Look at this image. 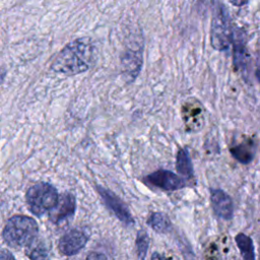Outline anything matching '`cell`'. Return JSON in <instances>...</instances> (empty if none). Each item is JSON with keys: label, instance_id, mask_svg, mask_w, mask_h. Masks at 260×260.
<instances>
[{"label": "cell", "instance_id": "6da1fadb", "mask_svg": "<svg viewBox=\"0 0 260 260\" xmlns=\"http://www.w3.org/2000/svg\"><path fill=\"white\" fill-rule=\"evenodd\" d=\"M96 49L88 37L78 38L63 47L52 62L51 69L67 76L87 71L94 63Z\"/></svg>", "mask_w": 260, "mask_h": 260}, {"label": "cell", "instance_id": "7a4b0ae2", "mask_svg": "<svg viewBox=\"0 0 260 260\" xmlns=\"http://www.w3.org/2000/svg\"><path fill=\"white\" fill-rule=\"evenodd\" d=\"M38 232V223L32 217L14 215L7 220L2 232V238L10 247H26L37 239Z\"/></svg>", "mask_w": 260, "mask_h": 260}, {"label": "cell", "instance_id": "3957f363", "mask_svg": "<svg viewBox=\"0 0 260 260\" xmlns=\"http://www.w3.org/2000/svg\"><path fill=\"white\" fill-rule=\"evenodd\" d=\"M58 196L57 190L53 185L41 182L28 188L25 199L29 211L37 216H42L55 207Z\"/></svg>", "mask_w": 260, "mask_h": 260}, {"label": "cell", "instance_id": "277c9868", "mask_svg": "<svg viewBox=\"0 0 260 260\" xmlns=\"http://www.w3.org/2000/svg\"><path fill=\"white\" fill-rule=\"evenodd\" d=\"M233 39L232 23L225 6L218 4L211 20L210 44L216 51H225L230 48Z\"/></svg>", "mask_w": 260, "mask_h": 260}, {"label": "cell", "instance_id": "5b68a950", "mask_svg": "<svg viewBox=\"0 0 260 260\" xmlns=\"http://www.w3.org/2000/svg\"><path fill=\"white\" fill-rule=\"evenodd\" d=\"M143 46H128L121 55V69L123 78L127 82H132L138 76L143 63Z\"/></svg>", "mask_w": 260, "mask_h": 260}, {"label": "cell", "instance_id": "8992f818", "mask_svg": "<svg viewBox=\"0 0 260 260\" xmlns=\"http://www.w3.org/2000/svg\"><path fill=\"white\" fill-rule=\"evenodd\" d=\"M96 189L105 205L108 206V208L117 216L120 221L124 222L127 225H132L134 223V219L130 211L118 196L102 186H98Z\"/></svg>", "mask_w": 260, "mask_h": 260}, {"label": "cell", "instance_id": "52a82bcc", "mask_svg": "<svg viewBox=\"0 0 260 260\" xmlns=\"http://www.w3.org/2000/svg\"><path fill=\"white\" fill-rule=\"evenodd\" d=\"M145 181L148 184L166 191L179 190L186 186V182L182 178L167 170H158L149 174L145 178Z\"/></svg>", "mask_w": 260, "mask_h": 260}, {"label": "cell", "instance_id": "ba28073f", "mask_svg": "<svg viewBox=\"0 0 260 260\" xmlns=\"http://www.w3.org/2000/svg\"><path fill=\"white\" fill-rule=\"evenodd\" d=\"M87 236L79 230H71L59 240V250L63 255L72 256L77 254L87 243Z\"/></svg>", "mask_w": 260, "mask_h": 260}, {"label": "cell", "instance_id": "9c48e42d", "mask_svg": "<svg viewBox=\"0 0 260 260\" xmlns=\"http://www.w3.org/2000/svg\"><path fill=\"white\" fill-rule=\"evenodd\" d=\"M76 207L75 197L71 193H63L58 196V201L55 207L50 211V219L54 223H60L61 221L71 217L74 214Z\"/></svg>", "mask_w": 260, "mask_h": 260}, {"label": "cell", "instance_id": "30bf717a", "mask_svg": "<svg viewBox=\"0 0 260 260\" xmlns=\"http://www.w3.org/2000/svg\"><path fill=\"white\" fill-rule=\"evenodd\" d=\"M210 201L215 214L223 219H231L234 214V204L231 197L220 189L210 190Z\"/></svg>", "mask_w": 260, "mask_h": 260}, {"label": "cell", "instance_id": "8fae6325", "mask_svg": "<svg viewBox=\"0 0 260 260\" xmlns=\"http://www.w3.org/2000/svg\"><path fill=\"white\" fill-rule=\"evenodd\" d=\"M232 43L234 44V66L235 69L239 72H246L250 57L248 54V50L246 47V41L244 38V34L240 31H235L233 34Z\"/></svg>", "mask_w": 260, "mask_h": 260}, {"label": "cell", "instance_id": "7c38bea8", "mask_svg": "<svg viewBox=\"0 0 260 260\" xmlns=\"http://www.w3.org/2000/svg\"><path fill=\"white\" fill-rule=\"evenodd\" d=\"M230 151L232 155L240 162L249 164L253 159L254 153H255L254 142L252 140L245 141V142L243 141L242 143L232 147Z\"/></svg>", "mask_w": 260, "mask_h": 260}, {"label": "cell", "instance_id": "4fadbf2b", "mask_svg": "<svg viewBox=\"0 0 260 260\" xmlns=\"http://www.w3.org/2000/svg\"><path fill=\"white\" fill-rule=\"evenodd\" d=\"M176 168L177 171L187 177L192 178L193 177V167L192 161L189 155V152L186 148H181L177 153V159H176Z\"/></svg>", "mask_w": 260, "mask_h": 260}, {"label": "cell", "instance_id": "5bb4252c", "mask_svg": "<svg viewBox=\"0 0 260 260\" xmlns=\"http://www.w3.org/2000/svg\"><path fill=\"white\" fill-rule=\"evenodd\" d=\"M236 243L239 247L243 260H255V252L253 241L245 234H238L235 238Z\"/></svg>", "mask_w": 260, "mask_h": 260}, {"label": "cell", "instance_id": "9a60e30c", "mask_svg": "<svg viewBox=\"0 0 260 260\" xmlns=\"http://www.w3.org/2000/svg\"><path fill=\"white\" fill-rule=\"evenodd\" d=\"M26 256L29 260H48L49 251L47 246L42 242L35 239L28 246H26L25 250Z\"/></svg>", "mask_w": 260, "mask_h": 260}, {"label": "cell", "instance_id": "2e32d148", "mask_svg": "<svg viewBox=\"0 0 260 260\" xmlns=\"http://www.w3.org/2000/svg\"><path fill=\"white\" fill-rule=\"evenodd\" d=\"M183 116L186 123H196L202 118V108L197 101L187 102L183 106Z\"/></svg>", "mask_w": 260, "mask_h": 260}, {"label": "cell", "instance_id": "e0dca14e", "mask_svg": "<svg viewBox=\"0 0 260 260\" xmlns=\"http://www.w3.org/2000/svg\"><path fill=\"white\" fill-rule=\"evenodd\" d=\"M149 226L157 233H167L171 230V221L168 216L161 212H154L148 218Z\"/></svg>", "mask_w": 260, "mask_h": 260}, {"label": "cell", "instance_id": "ac0fdd59", "mask_svg": "<svg viewBox=\"0 0 260 260\" xmlns=\"http://www.w3.org/2000/svg\"><path fill=\"white\" fill-rule=\"evenodd\" d=\"M135 246H136V254H137L138 260H144L147 253V248H148V236L143 230L138 232Z\"/></svg>", "mask_w": 260, "mask_h": 260}, {"label": "cell", "instance_id": "d6986e66", "mask_svg": "<svg viewBox=\"0 0 260 260\" xmlns=\"http://www.w3.org/2000/svg\"><path fill=\"white\" fill-rule=\"evenodd\" d=\"M84 260H107V257L104 254H102V253L90 252V253H88L86 255Z\"/></svg>", "mask_w": 260, "mask_h": 260}, {"label": "cell", "instance_id": "ffe728a7", "mask_svg": "<svg viewBox=\"0 0 260 260\" xmlns=\"http://www.w3.org/2000/svg\"><path fill=\"white\" fill-rule=\"evenodd\" d=\"M0 260H16L14 256L8 251H1L0 252Z\"/></svg>", "mask_w": 260, "mask_h": 260}, {"label": "cell", "instance_id": "44dd1931", "mask_svg": "<svg viewBox=\"0 0 260 260\" xmlns=\"http://www.w3.org/2000/svg\"><path fill=\"white\" fill-rule=\"evenodd\" d=\"M229 2L234 5V6H237V7H242L244 5H246L249 0H229Z\"/></svg>", "mask_w": 260, "mask_h": 260}, {"label": "cell", "instance_id": "7402d4cb", "mask_svg": "<svg viewBox=\"0 0 260 260\" xmlns=\"http://www.w3.org/2000/svg\"><path fill=\"white\" fill-rule=\"evenodd\" d=\"M151 260H173L169 257H166L164 255H160L158 253H153L152 256H151Z\"/></svg>", "mask_w": 260, "mask_h": 260}, {"label": "cell", "instance_id": "603a6c76", "mask_svg": "<svg viewBox=\"0 0 260 260\" xmlns=\"http://www.w3.org/2000/svg\"><path fill=\"white\" fill-rule=\"evenodd\" d=\"M5 75H6V70L3 68H0V84L3 82Z\"/></svg>", "mask_w": 260, "mask_h": 260}]
</instances>
